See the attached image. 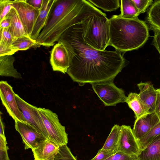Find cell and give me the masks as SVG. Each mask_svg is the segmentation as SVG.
Here are the masks:
<instances>
[{"mask_svg": "<svg viewBox=\"0 0 160 160\" xmlns=\"http://www.w3.org/2000/svg\"><path fill=\"white\" fill-rule=\"evenodd\" d=\"M6 139L0 137V160H10L8 153Z\"/></svg>", "mask_w": 160, "mask_h": 160, "instance_id": "cell-32", "label": "cell"}, {"mask_svg": "<svg viewBox=\"0 0 160 160\" xmlns=\"http://www.w3.org/2000/svg\"><path fill=\"white\" fill-rule=\"evenodd\" d=\"M156 89L157 95L155 112L156 114L160 120V88Z\"/></svg>", "mask_w": 160, "mask_h": 160, "instance_id": "cell-37", "label": "cell"}, {"mask_svg": "<svg viewBox=\"0 0 160 160\" xmlns=\"http://www.w3.org/2000/svg\"><path fill=\"white\" fill-rule=\"evenodd\" d=\"M120 127L117 152H121L127 155L138 156L141 151L130 126L122 125Z\"/></svg>", "mask_w": 160, "mask_h": 160, "instance_id": "cell-12", "label": "cell"}, {"mask_svg": "<svg viewBox=\"0 0 160 160\" xmlns=\"http://www.w3.org/2000/svg\"><path fill=\"white\" fill-rule=\"evenodd\" d=\"M125 102L134 112L136 119L150 113L148 107L141 99L138 94L130 93L127 97Z\"/></svg>", "mask_w": 160, "mask_h": 160, "instance_id": "cell-19", "label": "cell"}, {"mask_svg": "<svg viewBox=\"0 0 160 160\" xmlns=\"http://www.w3.org/2000/svg\"><path fill=\"white\" fill-rule=\"evenodd\" d=\"M113 154L101 148L98 150L97 155L91 160H105Z\"/></svg>", "mask_w": 160, "mask_h": 160, "instance_id": "cell-34", "label": "cell"}, {"mask_svg": "<svg viewBox=\"0 0 160 160\" xmlns=\"http://www.w3.org/2000/svg\"><path fill=\"white\" fill-rule=\"evenodd\" d=\"M140 14L144 13L147 11L149 7L152 4V0H132Z\"/></svg>", "mask_w": 160, "mask_h": 160, "instance_id": "cell-30", "label": "cell"}, {"mask_svg": "<svg viewBox=\"0 0 160 160\" xmlns=\"http://www.w3.org/2000/svg\"><path fill=\"white\" fill-rule=\"evenodd\" d=\"M145 21L149 29L160 31V0L154 1L148 8Z\"/></svg>", "mask_w": 160, "mask_h": 160, "instance_id": "cell-18", "label": "cell"}, {"mask_svg": "<svg viewBox=\"0 0 160 160\" xmlns=\"http://www.w3.org/2000/svg\"><path fill=\"white\" fill-rule=\"evenodd\" d=\"M138 160H160V135L137 156Z\"/></svg>", "mask_w": 160, "mask_h": 160, "instance_id": "cell-21", "label": "cell"}, {"mask_svg": "<svg viewBox=\"0 0 160 160\" xmlns=\"http://www.w3.org/2000/svg\"><path fill=\"white\" fill-rule=\"evenodd\" d=\"M15 60L13 55L0 56V76L22 78L20 73L14 68L13 63Z\"/></svg>", "mask_w": 160, "mask_h": 160, "instance_id": "cell-20", "label": "cell"}, {"mask_svg": "<svg viewBox=\"0 0 160 160\" xmlns=\"http://www.w3.org/2000/svg\"><path fill=\"white\" fill-rule=\"evenodd\" d=\"M82 22L85 42L95 49L105 50L110 41L109 21L106 15L90 2Z\"/></svg>", "mask_w": 160, "mask_h": 160, "instance_id": "cell-4", "label": "cell"}, {"mask_svg": "<svg viewBox=\"0 0 160 160\" xmlns=\"http://www.w3.org/2000/svg\"><path fill=\"white\" fill-rule=\"evenodd\" d=\"M0 137L6 139L4 132L5 127L3 120L2 118L1 114H0Z\"/></svg>", "mask_w": 160, "mask_h": 160, "instance_id": "cell-39", "label": "cell"}, {"mask_svg": "<svg viewBox=\"0 0 160 160\" xmlns=\"http://www.w3.org/2000/svg\"><path fill=\"white\" fill-rule=\"evenodd\" d=\"M6 17L8 18L10 21V24L8 30L12 35L14 41L20 37H30L16 10L13 7Z\"/></svg>", "mask_w": 160, "mask_h": 160, "instance_id": "cell-17", "label": "cell"}, {"mask_svg": "<svg viewBox=\"0 0 160 160\" xmlns=\"http://www.w3.org/2000/svg\"><path fill=\"white\" fill-rule=\"evenodd\" d=\"M109 46L121 52L138 50L149 37V29L145 21L112 16L109 19Z\"/></svg>", "mask_w": 160, "mask_h": 160, "instance_id": "cell-3", "label": "cell"}, {"mask_svg": "<svg viewBox=\"0 0 160 160\" xmlns=\"http://www.w3.org/2000/svg\"><path fill=\"white\" fill-rule=\"evenodd\" d=\"M15 96L18 107L27 122L36 129L48 139L47 130L38 112V108L27 102L18 94L15 93Z\"/></svg>", "mask_w": 160, "mask_h": 160, "instance_id": "cell-9", "label": "cell"}, {"mask_svg": "<svg viewBox=\"0 0 160 160\" xmlns=\"http://www.w3.org/2000/svg\"><path fill=\"white\" fill-rule=\"evenodd\" d=\"M160 135V122L148 133L138 141L139 149L143 150L153 142Z\"/></svg>", "mask_w": 160, "mask_h": 160, "instance_id": "cell-24", "label": "cell"}, {"mask_svg": "<svg viewBox=\"0 0 160 160\" xmlns=\"http://www.w3.org/2000/svg\"><path fill=\"white\" fill-rule=\"evenodd\" d=\"M12 6L30 37L40 10L34 8L27 2L26 0H12Z\"/></svg>", "mask_w": 160, "mask_h": 160, "instance_id": "cell-10", "label": "cell"}, {"mask_svg": "<svg viewBox=\"0 0 160 160\" xmlns=\"http://www.w3.org/2000/svg\"><path fill=\"white\" fill-rule=\"evenodd\" d=\"M94 5L104 11H115L120 6L119 0H88Z\"/></svg>", "mask_w": 160, "mask_h": 160, "instance_id": "cell-26", "label": "cell"}, {"mask_svg": "<svg viewBox=\"0 0 160 160\" xmlns=\"http://www.w3.org/2000/svg\"><path fill=\"white\" fill-rule=\"evenodd\" d=\"M38 110L47 130L48 139L60 146L67 145L68 134L65 127L60 123L57 114L44 108H38Z\"/></svg>", "mask_w": 160, "mask_h": 160, "instance_id": "cell-5", "label": "cell"}, {"mask_svg": "<svg viewBox=\"0 0 160 160\" xmlns=\"http://www.w3.org/2000/svg\"><path fill=\"white\" fill-rule=\"evenodd\" d=\"M27 2L35 9L40 10L42 6L43 0H26Z\"/></svg>", "mask_w": 160, "mask_h": 160, "instance_id": "cell-36", "label": "cell"}, {"mask_svg": "<svg viewBox=\"0 0 160 160\" xmlns=\"http://www.w3.org/2000/svg\"><path fill=\"white\" fill-rule=\"evenodd\" d=\"M12 46L17 52L26 50L31 47L38 46L36 40L27 36L18 38L13 41Z\"/></svg>", "mask_w": 160, "mask_h": 160, "instance_id": "cell-25", "label": "cell"}, {"mask_svg": "<svg viewBox=\"0 0 160 160\" xmlns=\"http://www.w3.org/2000/svg\"><path fill=\"white\" fill-rule=\"evenodd\" d=\"M12 0H0V21L3 20L13 8Z\"/></svg>", "mask_w": 160, "mask_h": 160, "instance_id": "cell-28", "label": "cell"}, {"mask_svg": "<svg viewBox=\"0 0 160 160\" xmlns=\"http://www.w3.org/2000/svg\"><path fill=\"white\" fill-rule=\"evenodd\" d=\"M12 87L6 81L0 82V97L2 104L15 121L27 122L20 110Z\"/></svg>", "mask_w": 160, "mask_h": 160, "instance_id": "cell-8", "label": "cell"}, {"mask_svg": "<svg viewBox=\"0 0 160 160\" xmlns=\"http://www.w3.org/2000/svg\"><path fill=\"white\" fill-rule=\"evenodd\" d=\"M15 127L22 137L25 149L36 148L48 139L39 131L27 122L15 121Z\"/></svg>", "mask_w": 160, "mask_h": 160, "instance_id": "cell-7", "label": "cell"}, {"mask_svg": "<svg viewBox=\"0 0 160 160\" xmlns=\"http://www.w3.org/2000/svg\"><path fill=\"white\" fill-rule=\"evenodd\" d=\"M60 147L47 140L38 148L32 150L34 160H54Z\"/></svg>", "mask_w": 160, "mask_h": 160, "instance_id": "cell-15", "label": "cell"}, {"mask_svg": "<svg viewBox=\"0 0 160 160\" xmlns=\"http://www.w3.org/2000/svg\"><path fill=\"white\" fill-rule=\"evenodd\" d=\"M70 61L68 49L62 42H58L51 52L50 62L53 70L65 74L69 67Z\"/></svg>", "mask_w": 160, "mask_h": 160, "instance_id": "cell-11", "label": "cell"}, {"mask_svg": "<svg viewBox=\"0 0 160 160\" xmlns=\"http://www.w3.org/2000/svg\"><path fill=\"white\" fill-rule=\"evenodd\" d=\"M139 95L148 107L150 113L155 112L157 92L150 82H141L137 84Z\"/></svg>", "mask_w": 160, "mask_h": 160, "instance_id": "cell-14", "label": "cell"}, {"mask_svg": "<svg viewBox=\"0 0 160 160\" xmlns=\"http://www.w3.org/2000/svg\"><path fill=\"white\" fill-rule=\"evenodd\" d=\"M10 24L9 18L6 17L3 20L0 21V29L8 28L10 26Z\"/></svg>", "mask_w": 160, "mask_h": 160, "instance_id": "cell-38", "label": "cell"}, {"mask_svg": "<svg viewBox=\"0 0 160 160\" xmlns=\"http://www.w3.org/2000/svg\"><path fill=\"white\" fill-rule=\"evenodd\" d=\"M105 160H138L137 156L125 154L117 152Z\"/></svg>", "mask_w": 160, "mask_h": 160, "instance_id": "cell-31", "label": "cell"}, {"mask_svg": "<svg viewBox=\"0 0 160 160\" xmlns=\"http://www.w3.org/2000/svg\"><path fill=\"white\" fill-rule=\"evenodd\" d=\"M17 52L12 45H0V56L13 55Z\"/></svg>", "mask_w": 160, "mask_h": 160, "instance_id": "cell-33", "label": "cell"}, {"mask_svg": "<svg viewBox=\"0 0 160 160\" xmlns=\"http://www.w3.org/2000/svg\"><path fill=\"white\" fill-rule=\"evenodd\" d=\"M88 7L84 5L58 41L65 45L70 53V63L67 73L81 86L113 81L127 64L122 52L98 50L85 42L82 21Z\"/></svg>", "mask_w": 160, "mask_h": 160, "instance_id": "cell-1", "label": "cell"}, {"mask_svg": "<svg viewBox=\"0 0 160 160\" xmlns=\"http://www.w3.org/2000/svg\"><path fill=\"white\" fill-rule=\"evenodd\" d=\"M95 92L106 106H114L125 102L127 97L124 90L117 87L113 81L91 84Z\"/></svg>", "mask_w": 160, "mask_h": 160, "instance_id": "cell-6", "label": "cell"}, {"mask_svg": "<svg viewBox=\"0 0 160 160\" xmlns=\"http://www.w3.org/2000/svg\"><path fill=\"white\" fill-rule=\"evenodd\" d=\"M0 45L11 46L14 41L8 28L0 29Z\"/></svg>", "mask_w": 160, "mask_h": 160, "instance_id": "cell-29", "label": "cell"}, {"mask_svg": "<svg viewBox=\"0 0 160 160\" xmlns=\"http://www.w3.org/2000/svg\"><path fill=\"white\" fill-rule=\"evenodd\" d=\"M54 1L55 0H43L42 6L40 10L30 37L32 39L36 40L44 27Z\"/></svg>", "mask_w": 160, "mask_h": 160, "instance_id": "cell-16", "label": "cell"}, {"mask_svg": "<svg viewBox=\"0 0 160 160\" xmlns=\"http://www.w3.org/2000/svg\"><path fill=\"white\" fill-rule=\"evenodd\" d=\"M85 0H55L46 24L36 40L38 46H53L72 24Z\"/></svg>", "mask_w": 160, "mask_h": 160, "instance_id": "cell-2", "label": "cell"}, {"mask_svg": "<svg viewBox=\"0 0 160 160\" xmlns=\"http://www.w3.org/2000/svg\"><path fill=\"white\" fill-rule=\"evenodd\" d=\"M160 122L155 112L145 114L136 119L132 131L137 141L145 135Z\"/></svg>", "mask_w": 160, "mask_h": 160, "instance_id": "cell-13", "label": "cell"}, {"mask_svg": "<svg viewBox=\"0 0 160 160\" xmlns=\"http://www.w3.org/2000/svg\"><path fill=\"white\" fill-rule=\"evenodd\" d=\"M120 131V126L118 125H114L101 149L113 154L116 153L117 151Z\"/></svg>", "mask_w": 160, "mask_h": 160, "instance_id": "cell-22", "label": "cell"}, {"mask_svg": "<svg viewBox=\"0 0 160 160\" xmlns=\"http://www.w3.org/2000/svg\"><path fill=\"white\" fill-rule=\"evenodd\" d=\"M153 32L154 35L152 44L155 48L159 54L160 63V31L155 30Z\"/></svg>", "mask_w": 160, "mask_h": 160, "instance_id": "cell-35", "label": "cell"}, {"mask_svg": "<svg viewBox=\"0 0 160 160\" xmlns=\"http://www.w3.org/2000/svg\"><path fill=\"white\" fill-rule=\"evenodd\" d=\"M54 160H77L67 145L60 147Z\"/></svg>", "mask_w": 160, "mask_h": 160, "instance_id": "cell-27", "label": "cell"}, {"mask_svg": "<svg viewBox=\"0 0 160 160\" xmlns=\"http://www.w3.org/2000/svg\"><path fill=\"white\" fill-rule=\"evenodd\" d=\"M121 13L118 16L120 17L135 19L140 14L132 0H120Z\"/></svg>", "mask_w": 160, "mask_h": 160, "instance_id": "cell-23", "label": "cell"}]
</instances>
